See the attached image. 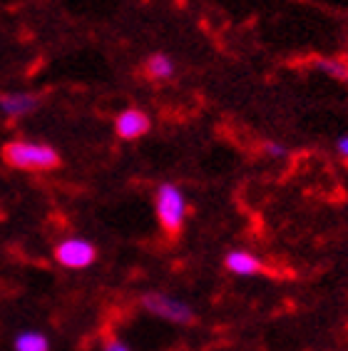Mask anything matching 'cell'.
Here are the masks:
<instances>
[{
  "label": "cell",
  "instance_id": "obj_1",
  "mask_svg": "<svg viewBox=\"0 0 348 351\" xmlns=\"http://www.w3.org/2000/svg\"><path fill=\"white\" fill-rule=\"evenodd\" d=\"M3 160L15 169H27V172H45L60 165V152L53 145L33 140H10L3 147Z\"/></svg>",
  "mask_w": 348,
  "mask_h": 351
},
{
  "label": "cell",
  "instance_id": "obj_2",
  "mask_svg": "<svg viewBox=\"0 0 348 351\" xmlns=\"http://www.w3.org/2000/svg\"><path fill=\"white\" fill-rule=\"evenodd\" d=\"M154 212L162 230L169 237H179L187 219V197L174 182H162L154 189Z\"/></svg>",
  "mask_w": 348,
  "mask_h": 351
},
{
  "label": "cell",
  "instance_id": "obj_3",
  "mask_svg": "<svg viewBox=\"0 0 348 351\" xmlns=\"http://www.w3.org/2000/svg\"><path fill=\"white\" fill-rule=\"evenodd\" d=\"M142 306L154 314V317L164 319V322H172V324H182V326H189L195 324V309L187 304V302H182V299H174L167 297V294H162V291H149V294H142Z\"/></svg>",
  "mask_w": 348,
  "mask_h": 351
},
{
  "label": "cell",
  "instance_id": "obj_4",
  "mask_svg": "<svg viewBox=\"0 0 348 351\" xmlns=\"http://www.w3.org/2000/svg\"><path fill=\"white\" fill-rule=\"evenodd\" d=\"M55 259L65 269H87L97 259V247L82 237H67L55 247Z\"/></svg>",
  "mask_w": 348,
  "mask_h": 351
},
{
  "label": "cell",
  "instance_id": "obj_5",
  "mask_svg": "<svg viewBox=\"0 0 348 351\" xmlns=\"http://www.w3.org/2000/svg\"><path fill=\"white\" fill-rule=\"evenodd\" d=\"M149 128H152V120L140 108L122 110L120 115L114 117V132L120 140H140L142 135H147Z\"/></svg>",
  "mask_w": 348,
  "mask_h": 351
},
{
  "label": "cell",
  "instance_id": "obj_6",
  "mask_svg": "<svg viewBox=\"0 0 348 351\" xmlns=\"http://www.w3.org/2000/svg\"><path fill=\"white\" fill-rule=\"evenodd\" d=\"M40 105V97L35 93H3L0 95V112L5 117H25Z\"/></svg>",
  "mask_w": 348,
  "mask_h": 351
},
{
  "label": "cell",
  "instance_id": "obj_7",
  "mask_svg": "<svg viewBox=\"0 0 348 351\" xmlns=\"http://www.w3.org/2000/svg\"><path fill=\"white\" fill-rule=\"evenodd\" d=\"M224 267L236 277H254V274H259L264 269V262L247 250H232L224 257Z\"/></svg>",
  "mask_w": 348,
  "mask_h": 351
},
{
  "label": "cell",
  "instance_id": "obj_8",
  "mask_svg": "<svg viewBox=\"0 0 348 351\" xmlns=\"http://www.w3.org/2000/svg\"><path fill=\"white\" fill-rule=\"evenodd\" d=\"M147 77L149 80H157V82H164V80H172L174 73H177V62L164 53H152L147 58Z\"/></svg>",
  "mask_w": 348,
  "mask_h": 351
},
{
  "label": "cell",
  "instance_id": "obj_9",
  "mask_svg": "<svg viewBox=\"0 0 348 351\" xmlns=\"http://www.w3.org/2000/svg\"><path fill=\"white\" fill-rule=\"evenodd\" d=\"M13 349L15 351H50V339H47L42 331L27 329V331H21V334L13 339Z\"/></svg>",
  "mask_w": 348,
  "mask_h": 351
},
{
  "label": "cell",
  "instance_id": "obj_10",
  "mask_svg": "<svg viewBox=\"0 0 348 351\" xmlns=\"http://www.w3.org/2000/svg\"><path fill=\"white\" fill-rule=\"evenodd\" d=\"M321 73H326L328 77H336V80H348V65L343 60H334V58H323V60L316 62Z\"/></svg>",
  "mask_w": 348,
  "mask_h": 351
},
{
  "label": "cell",
  "instance_id": "obj_11",
  "mask_svg": "<svg viewBox=\"0 0 348 351\" xmlns=\"http://www.w3.org/2000/svg\"><path fill=\"white\" fill-rule=\"evenodd\" d=\"M264 149H266L269 157H276V160H284V157H288V147H286V145H282V142H266V145H264Z\"/></svg>",
  "mask_w": 348,
  "mask_h": 351
},
{
  "label": "cell",
  "instance_id": "obj_12",
  "mask_svg": "<svg viewBox=\"0 0 348 351\" xmlns=\"http://www.w3.org/2000/svg\"><path fill=\"white\" fill-rule=\"evenodd\" d=\"M336 152H338L343 160H348V135H341L336 140Z\"/></svg>",
  "mask_w": 348,
  "mask_h": 351
},
{
  "label": "cell",
  "instance_id": "obj_13",
  "mask_svg": "<svg viewBox=\"0 0 348 351\" xmlns=\"http://www.w3.org/2000/svg\"><path fill=\"white\" fill-rule=\"evenodd\" d=\"M105 351H129V346L125 341H120V339H112V341L105 344Z\"/></svg>",
  "mask_w": 348,
  "mask_h": 351
}]
</instances>
